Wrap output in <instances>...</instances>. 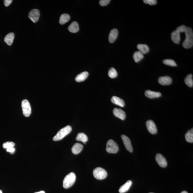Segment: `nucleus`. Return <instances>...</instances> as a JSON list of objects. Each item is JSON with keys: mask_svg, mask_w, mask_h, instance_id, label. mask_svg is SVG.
Segmentation results:
<instances>
[{"mask_svg": "<svg viewBox=\"0 0 193 193\" xmlns=\"http://www.w3.org/2000/svg\"><path fill=\"white\" fill-rule=\"evenodd\" d=\"M185 33L186 38L182 43V46L186 49L190 48L193 46V45L192 29L190 27H187Z\"/></svg>", "mask_w": 193, "mask_h": 193, "instance_id": "f257e3e1", "label": "nucleus"}, {"mask_svg": "<svg viewBox=\"0 0 193 193\" xmlns=\"http://www.w3.org/2000/svg\"><path fill=\"white\" fill-rule=\"evenodd\" d=\"M72 129L70 126H67L60 130L54 137L53 140L54 141H58L62 140L67 135L71 132Z\"/></svg>", "mask_w": 193, "mask_h": 193, "instance_id": "f03ea898", "label": "nucleus"}, {"mask_svg": "<svg viewBox=\"0 0 193 193\" xmlns=\"http://www.w3.org/2000/svg\"><path fill=\"white\" fill-rule=\"evenodd\" d=\"M76 180V176L74 173L68 174L65 177L63 181V187L67 189L72 186L75 183Z\"/></svg>", "mask_w": 193, "mask_h": 193, "instance_id": "7ed1b4c3", "label": "nucleus"}, {"mask_svg": "<svg viewBox=\"0 0 193 193\" xmlns=\"http://www.w3.org/2000/svg\"><path fill=\"white\" fill-rule=\"evenodd\" d=\"M93 175L96 179L101 180L104 179L107 176V173L103 168L97 167L93 171Z\"/></svg>", "mask_w": 193, "mask_h": 193, "instance_id": "20e7f679", "label": "nucleus"}, {"mask_svg": "<svg viewBox=\"0 0 193 193\" xmlns=\"http://www.w3.org/2000/svg\"><path fill=\"white\" fill-rule=\"evenodd\" d=\"M119 147L117 144L113 140H109L107 143L106 150L111 154H116L118 151Z\"/></svg>", "mask_w": 193, "mask_h": 193, "instance_id": "39448f33", "label": "nucleus"}, {"mask_svg": "<svg viewBox=\"0 0 193 193\" xmlns=\"http://www.w3.org/2000/svg\"><path fill=\"white\" fill-rule=\"evenodd\" d=\"M23 113L24 116H29L31 113V107L29 102L27 99H24L22 102Z\"/></svg>", "mask_w": 193, "mask_h": 193, "instance_id": "423d86ee", "label": "nucleus"}, {"mask_svg": "<svg viewBox=\"0 0 193 193\" xmlns=\"http://www.w3.org/2000/svg\"><path fill=\"white\" fill-rule=\"evenodd\" d=\"M40 12L39 10L37 9H33L29 12V18L33 23H36L39 19Z\"/></svg>", "mask_w": 193, "mask_h": 193, "instance_id": "0eeeda50", "label": "nucleus"}, {"mask_svg": "<svg viewBox=\"0 0 193 193\" xmlns=\"http://www.w3.org/2000/svg\"><path fill=\"white\" fill-rule=\"evenodd\" d=\"M121 138L126 149L129 152H132L133 149L130 140L125 135H122Z\"/></svg>", "mask_w": 193, "mask_h": 193, "instance_id": "6e6552de", "label": "nucleus"}, {"mask_svg": "<svg viewBox=\"0 0 193 193\" xmlns=\"http://www.w3.org/2000/svg\"><path fill=\"white\" fill-rule=\"evenodd\" d=\"M146 126L148 130L152 134H155L157 133V129L155 123L151 120L147 121Z\"/></svg>", "mask_w": 193, "mask_h": 193, "instance_id": "1a4fd4ad", "label": "nucleus"}, {"mask_svg": "<svg viewBox=\"0 0 193 193\" xmlns=\"http://www.w3.org/2000/svg\"><path fill=\"white\" fill-rule=\"evenodd\" d=\"M156 160L158 164L162 167H165L167 166V163L165 157L161 154H157L156 156Z\"/></svg>", "mask_w": 193, "mask_h": 193, "instance_id": "9d476101", "label": "nucleus"}, {"mask_svg": "<svg viewBox=\"0 0 193 193\" xmlns=\"http://www.w3.org/2000/svg\"><path fill=\"white\" fill-rule=\"evenodd\" d=\"M113 113L116 117H118L121 120H125L126 117L125 112L121 109L115 108L113 110Z\"/></svg>", "mask_w": 193, "mask_h": 193, "instance_id": "9b49d317", "label": "nucleus"}, {"mask_svg": "<svg viewBox=\"0 0 193 193\" xmlns=\"http://www.w3.org/2000/svg\"><path fill=\"white\" fill-rule=\"evenodd\" d=\"M159 83L162 85H168L171 84L172 79L171 77L168 76L161 77L159 78Z\"/></svg>", "mask_w": 193, "mask_h": 193, "instance_id": "f8f14e48", "label": "nucleus"}, {"mask_svg": "<svg viewBox=\"0 0 193 193\" xmlns=\"http://www.w3.org/2000/svg\"><path fill=\"white\" fill-rule=\"evenodd\" d=\"M118 36V31L117 29H113L110 31L108 40L110 42L113 43L116 41Z\"/></svg>", "mask_w": 193, "mask_h": 193, "instance_id": "ddd939ff", "label": "nucleus"}, {"mask_svg": "<svg viewBox=\"0 0 193 193\" xmlns=\"http://www.w3.org/2000/svg\"><path fill=\"white\" fill-rule=\"evenodd\" d=\"M145 95L147 97L151 99L159 97L161 96V93L154 92V91H152L150 90H147L145 91Z\"/></svg>", "mask_w": 193, "mask_h": 193, "instance_id": "4468645a", "label": "nucleus"}, {"mask_svg": "<svg viewBox=\"0 0 193 193\" xmlns=\"http://www.w3.org/2000/svg\"><path fill=\"white\" fill-rule=\"evenodd\" d=\"M132 182L131 180H129L125 184L121 186L119 189V192L120 193H124L129 191L130 188L132 185Z\"/></svg>", "mask_w": 193, "mask_h": 193, "instance_id": "2eb2a0df", "label": "nucleus"}, {"mask_svg": "<svg viewBox=\"0 0 193 193\" xmlns=\"http://www.w3.org/2000/svg\"><path fill=\"white\" fill-rule=\"evenodd\" d=\"M111 101L112 103L116 105H118L121 107H124L125 103L123 99L117 96H114L111 98Z\"/></svg>", "mask_w": 193, "mask_h": 193, "instance_id": "dca6fc26", "label": "nucleus"}, {"mask_svg": "<svg viewBox=\"0 0 193 193\" xmlns=\"http://www.w3.org/2000/svg\"><path fill=\"white\" fill-rule=\"evenodd\" d=\"M180 33L176 30L173 31L171 34L172 41L175 44H178L180 41Z\"/></svg>", "mask_w": 193, "mask_h": 193, "instance_id": "f3484780", "label": "nucleus"}, {"mask_svg": "<svg viewBox=\"0 0 193 193\" xmlns=\"http://www.w3.org/2000/svg\"><path fill=\"white\" fill-rule=\"evenodd\" d=\"M83 145L81 144L77 143H75L72 147V151L73 154H78L83 150Z\"/></svg>", "mask_w": 193, "mask_h": 193, "instance_id": "a211bd4d", "label": "nucleus"}, {"mask_svg": "<svg viewBox=\"0 0 193 193\" xmlns=\"http://www.w3.org/2000/svg\"><path fill=\"white\" fill-rule=\"evenodd\" d=\"M89 73L85 71L77 75L75 77V81L79 82H83L86 79L87 77H88Z\"/></svg>", "mask_w": 193, "mask_h": 193, "instance_id": "6ab92c4d", "label": "nucleus"}, {"mask_svg": "<svg viewBox=\"0 0 193 193\" xmlns=\"http://www.w3.org/2000/svg\"><path fill=\"white\" fill-rule=\"evenodd\" d=\"M68 29L71 33H75L78 32L79 30V27L78 23L76 21L72 22L68 27Z\"/></svg>", "mask_w": 193, "mask_h": 193, "instance_id": "aec40b11", "label": "nucleus"}, {"mask_svg": "<svg viewBox=\"0 0 193 193\" xmlns=\"http://www.w3.org/2000/svg\"><path fill=\"white\" fill-rule=\"evenodd\" d=\"M14 38H15V34L13 33H8L4 38V41L7 45H11L13 43Z\"/></svg>", "mask_w": 193, "mask_h": 193, "instance_id": "412c9836", "label": "nucleus"}, {"mask_svg": "<svg viewBox=\"0 0 193 193\" xmlns=\"http://www.w3.org/2000/svg\"><path fill=\"white\" fill-rule=\"evenodd\" d=\"M137 48L139 51L143 54L147 53L150 50L148 45L145 44H138L137 45Z\"/></svg>", "mask_w": 193, "mask_h": 193, "instance_id": "4be33fe9", "label": "nucleus"}, {"mask_svg": "<svg viewBox=\"0 0 193 193\" xmlns=\"http://www.w3.org/2000/svg\"><path fill=\"white\" fill-rule=\"evenodd\" d=\"M76 140L78 141H82L85 144L88 141V138L87 135L85 133H78V135H77Z\"/></svg>", "mask_w": 193, "mask_h": 193, "instance_id": "5701e85b", "label": "nucleus"}, {"mask_svg": "<svg viewBox=\"0 0 193 193\" xmlns=\"http://www.w3.org/2000/svg\"><path fill=\"white\" fill-rule=\"evenodd\" d=\"M70 19V16L67 14H64L61 15L59 19V23L61 24H64L69 21Z\"/></svg>", "mask_w": 193, "mask_h": 193, "instance_id": "b1692460", "label": "nucleus"}, {"mask_svg": "<svg viewBox=\"0 0 193 193\" xmlns=\"http://www.w3.org/2000/svg\"><path fill=\"white\" fill-rule=\"evenodd\" d=\"M143 54L139 51L135 52L133 55V59H134L135 62L137 63L140 62L143 58Z\"/></svg>", "mask_w": 193, "mask_h": 193, "instance_id": "393cba45", "label": "nucleus"}, {"mask_svg": "<svg viewBox=\"0 0 193 193\" xmlns=\"http://www.w3.org/2000/svg\"><path fill=\"white\" fill-rule=\"evenodd\" d=\"M186 141L189 143H193V129H191L186 133L185 135Z\"/></svg>", "mask_w": 193, "mask_h": 193, "instance_id": "a878e982", "label": "nucleus"}, {"mask_svg": "<svg viewBox=\"0 0 193 193\" xmlns=\"http://www.w3.org/2000/svg\"><path fill=\"white\" fill-rule=\"evenodd\" d=\"M192 74H189L187 75L186 77L185 80V82L186 85L188 86L192 87L193 86V80L192 78Z\"/></svg>", "mask_w": 193, "mask_h": 193, "instance_id": "bb28decb", "label": "nucleus"}, {"mask_svg": "<svg viewBox=\"0 0 193 193\" xmlns=\"http://www.w3.org/2000/svg\"><path fill=\"white\" fill-rule=\"evenodd\" d=\"M108 75L110 78H114L117 76V72L115 68H111L108 71Z\"/></svg>", "mask_w": 193, "mask_h": 193, "instance_id": "cd10ccee", "label": "nucleus"}, {"mask_svg": "<svg viewBox=\"0 0 193 193\" xmlns=\"http://www.w3.org/2000/svg\"><path fill=\"white\" fill-rule=\"evenodd\" d=\"M163 62L164 64L166 65L173 67H175L177 66L176 62H175L173 60V59H165V60L163 61Z\"/></svg>", "mask_w": 193, "mask_h": 193, "instance_id": "c85d7f7f", "label": "nucleus"}, {"mask_svg": "<svg viewBox=\"0 0 193 193\" xmlns=\"http://www.w3.org/2000/svg\"><path fill=\"white\" fill-rule=\"evenodd\" d=\"M15 144L12 142H7L3 144V147L4 149H7L15 146Z\"/></svg>", "mask_w": 193, "mask_h": 193, "instance_id": "c756f323", "label": "nucleus"}, {"mask_svg": "<svg viewBox=\"0 0 193 193\" xmlns=\"http://www.w3.org/2000/svg\"><path fill=\"white\" fill-rule=\"evenodd\" d=\"M186 29L187 27H186L185 26L183 25L179 26V27L177 28L176 30L178 31V32L180 33L181 32L185 33Z\"/></svg>", "mask_w": 193, "mask_h": 193, "instance_id": "7c9ffc66", "label": "nucleus"}, {"mask_svg": "<svg viewBox=\"0 0 193 193\" xmlns=\"http://www.w3.org/2000/svg\"><path fill=\"white\" fill-rule=\"evenodd\" d=\"M143 1L145 4H147L150 5H155L157 3V1L156 0H144Z\"/></svg>", "mask_w": 193, "mask_h": 193, "instance_id": "2f4dec72", "label": "nucleus"}, {"mask_svg": "<svg viewBox=\"0 0 193 193\" xmlns=\"http://www.w3.org/2000/svg\"><path fill=\"white\" fill-rule=\"evenodd\" d=\"M110 0H101L99 1V4L102 6H107L110 2Z\"/></svg>", "mask_w": 193, "mask_h": 193, "instance_id": "473e14b6", "label": "nucleus"}, {"mask_svg": "<svg viewBox=\"0 0 193 193\" xmlns=\"http://www.w3.org/2000/svg\"><path fill=\"white\" fill-rule=\"evenodd\" d=\"M15 151V149L14 147H10L6 149L7 152H9L11 154H14Z\"/></svg>", "mask_w": 193, "mask_h": 193, "instance_id": "72a5a7b5", "label": "nucleus"}, {"mask_svg": "<svg viewBox=\"0 0 193 193\" xmlns=\"http://www.w3.org/2000/svg\"><path fill=\"white\" fill-rule=\"evenodd\" d=\"M12 1H13L12 0H5L4 1V6L6 7L9 6L11 4Z\"/></svg>", "mask_w": 193, "mask_h": 193, "instance_id": "f704fd0d", "label": "nucleus"}, {"mask_svg": "<svg viewBox=\"0 0 193 193\" xmlns=\"http://www.w3.org/2000/svg\"><path fill=\"white\" fill-rule=\"evenodd\" d=\"M34 193H45V192L44 191H39V192H36Z\"/></svg>", "mask_w": 193, "mask_h": 193, "instance_id": "c9c22d12", "label": "nucleus"}, {"mask_svg": "<svg viewBox=\"0 0 193 193\" xmlns=\"http://www.w3.org/2000/svg\"><path fill=\"white\" fill-rule=\"evenodd\" d=\"M181 193H188L187 192V191H182V192Z\"/></svg>", "mask_w": 193, "mask_h": 193, "instance_id": "e433bc0d", "label": "nucleus"}, {"mask_svg": "<svg viewBox=\"0 0 193 193\" xmlns=\"http://www.w3.org/2000/svg\"><path fill=\"white\" fill-rule=\"evenodd\" d=\"M0 193H3L2 191H1V190H0Z\"/></svg>", "mask_w": 193, "mask_h": 193, "instance_id": "4c0bfd02", "label": "nucleus"}, {"mask_svg": "<svg viewBox=\"0 0 193 193\" xmlns=\"http://www.w3.org/2000/svg\"></svg>", "mask_w": 193, "mask_h": 193, "instance_id": "58836bf2", "label": "nucleus"}]
</instances>
